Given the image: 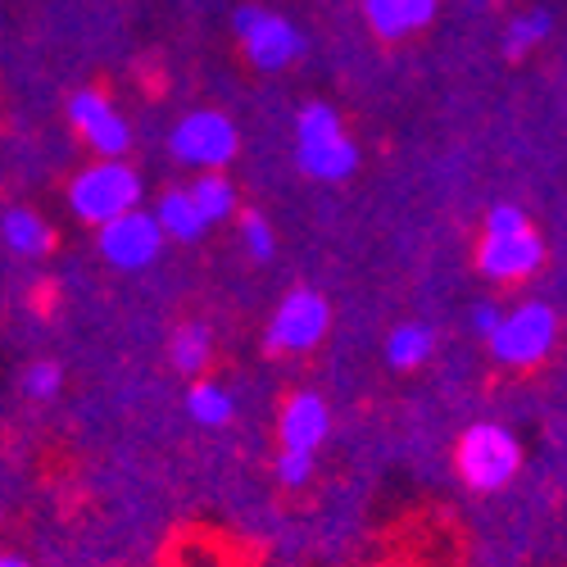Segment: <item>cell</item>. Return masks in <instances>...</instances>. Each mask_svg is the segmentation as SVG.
<instances>
[{
    "label": "cell",
    "mask_w": 567,
    "mask_h": 567,
    "mask_svg": "<svg viewBox=\"0 0 567 567\" xmlns=\"http://www.w3.org/2000/svg\"><path fill=\"white\" fill-rule=\"evenodd\" d=\"M236 231H241V250H246L255 264H268V259H272L277 236H272V227H268V218H264V214L246 209L241 218H236Z\"/></svg>",
    "instance_id": "obj_20"
},
{
    "label": "cell",
    "mask_w": 567,
    "mask_h": 567,
    "mask_svg": "<svg viewBox=\"0 0 567 567\" xmlns=\"http://www.w3.org/2000/svg\"><path fill=\"white\" fill-rule=\"evenodd\" d=\"M0 241H6L10 255L41 259L45 250L55 246V231H51V223H45L37 209L14 205V209H6V218H0Z\"/></svg>",
    "instance_id": "obj_13"
},
{
    "label": "cell",
    "mask_w": 567,
    "mask_h": 567,
    "mask_svg": "<svg viewBox=\"0 0 567 567\" xmlns=\"http://www.w3.org/2000/svg\"><path fill=\"white\" fill-rule=\"evenodd\" d=\"M540 264H545V241L532 227V218L517 205H495L477 241V268L491 281H523Z\"/></svg>",
    "instance_id": "obj_1"
},
{
    "label": "cell",
    "mask_w": 567,
    "mask_h": 567,
    "mask_svg": "<svg viewBox=\"0 0 567 567\" xmlns=\"http://www.w3.org/2000/svg\"><path fill=\"white\" fill-rule=\"evenodd\" d=\"M296 164L313 182H346L359 168V146L350 141L341 114L332 105H305L296 118Z\"/></svg>",
    "instance_id": "obj_2"
},
{
    "label": "cell",
    "mask_w": 567,
    "mask_h": 567,
    "mask_svg": "<svg viewBox=\"0 0 567 567\" xmlns=\"http://www.w3.org/2000/svg\"><path fill=\"white\" fill-rule=\"evenodd\" d=\"M60 386H64L60 363L41 359V363H28V368H23V395H28V400H51Z\"/></svg>",
    "instance_id": "obj_22"
},
{
    "label": "cell",
    "mask_w": 567,
    "mask_h": 567,
    "mask_svg": "<svg viewBox=\"0 0 567 567\" xmlns=\"http://www.w3.org/2000/svg\"><path fill=\"white\" fill-rule=\"evenodd\" d=\"M327 327H332V305L318 291H291L272 309L264 341L272 354H305L327 337Z\"/></svg>",
    "instance_id": "obj_9"
},
{
    "label": "cell",
    "mask_w": 567,
    "mask_h": 567,
    "mask_svg": "<svg viewBox=\"0 0 567 567\" xmlns=\"http://www.w3.org/2000/svg\"><path fill=\"white\" fill-rule=\"evenodd\" d=\"M69 209L82 223H91V227H105V223L141 209V173L127 159H96V164H86L69 182Z\"/></svg>",
    "instance_id": "obj_3"
},
{
    "label": "cell",
    "mask_w": 567,
    "mask_h": 567,
    "mask_svg": "<svg viewBox=\"0 0 567 567\" xmlns=\"http://www.w3.org/2000/svg\"><path fill=\"white\" fill-rule=\"evenodd\" d=\"M236 146H241V136H236V123L218 110H196L186 114L173 136H168V151L177 164L186 168H200V173H214L223 164L236 159Z\"/></svg>",
    "instance_id": "obj_7"
},
{
    "label": "cell",
    "mask_w": 567,
    "mask_h": 567,
    "mask_svg": "<svg viewBox=\"0 0 567 567\" xmlns=\"http://www.w3.org/2000/svg\"><path fill=\"white\" fill-rule=\"evenodd\" d=\"M432 332H427V327H422V322H400L395 327V332L386 337V363L391 368H417V363H427L432 359Z\"/></svg>",
    "instance_id": "obj_17"
},
{
    "label": "cell",
    "mask_w": 567,
    "mask_h": 567,
    "mask_svg": "<svg viewBox=\"0 0 567 567\" xmlns=\"http://www.w3.org/2000/svg\"><path fill=\"white\" fill-rule=\"evenodd\" d=\"M0 567H28V558H19V554H6V558H0Z\"/></svg>",
    "instance_id": "obj_24"
},
{
    "label": "cell",
    "mask_w": 567,
    "mask_h": 567,
    "mask_svg": "<svg viewBox=\"0 0 567 567\" xmlns=\"http://www.w3.org/2000/svg\"><path fill=\"white\" fill-rule=\"evenodd\" d=\"M272 472H277V482L291 486V491L309 486V477H313V450H287V445H281Z\"/></svg>",
    "instance_id": "obj_21"
},
{
    "label": "cell",
    "mask_w": 567,
    "mask_h": 567,
    "mask_svg": "<svg viewBox=\"0 0 567 567\" xmlns=\"http://www.w3.org/2000/svg\"><path fill=\"white\" fill-rule=\"evenodd\" d=\"M549 32H554L549 10H527V14L508 19V28H504V55H508V60H523L527 51H536V45H540Z\"/></svg>",
    "instance_id": "obj_18"
},
{
    "label": "cell",
    "mask_w": 567,
    "mask_h": 567,
    "mask_svg": "<svg viewBox=\"0 0 567 567\" xmlns=\"http://www.w3.org/2000/svg\"><path fill=\"white\" fill-rule=\"evenodd\" d=\"M168 359L182 377H200L214 359V337H209V327L205 322H182L177 332H173V346H168Z\"/></svg>",
    "instance_id": "obj_15"
},
{
    "label": "cell",
    "mask_w": 567,
    "mask_h": 567,
    "mask_svg": "<svg viewBox=\"0 0 567 567\" xmlns=\"http://www.w3.org/2000/svg\"><path fill=\"white\" fill-rule=\"evenodd\" d=\"M332 432V413H327V400L313 391H296L277 413V436L287 450H318Z\"/></svg>",
    "instance_id": "obj_11"
},
{
    "label": "cell",
    "mask_w": 567,
    "mask_h": 567,
    "mask_svg": "<svg viewBox=\"0 0 567 567\" xmlns=\"http://www.w3.org/2000/svg\"><path fill=\"white\" fill-rule=\"evenodd\" d=\"M186 413H192L200 427H227L231 413H236V400L227 386L200 377V382H192V391H186Z\"/></svg>",
    "instance_id": "obj_16"
},
{
    "label": "cell",
    "mask_w": 567,
    "mask_h": 567,
    "mask_svg": "<svg viewBox=\"0 0 567 567\" xmlns=\"http://www.w3.org/2000/svg\"><path fill=\"white\" fill-rule=\"evenodd\" d=\"M231 32H236V41H241L246 60L255 69H264V73H281L287 64H296L300 51H305L300 28L291 19L264 10V6H241L231 14Z\"/></svg>",
    "instance_id": "obj_6"
},
{
    "label": "cell",
    "mask_w": 567,
    "mask_h": 567,
    "mask_svg": "<svg viewBox=\"0 0 567 567\" xmlns=\"http://www.w3.org/2000/svg\"><path fill=\"white\" fill-rule=\"evenodd\" d=\"M454 467H458L463 486L491 495L517 477V467H523V445H517V436L508 427H499V422H472V427L458 436Z\"/></svg>",
    "instance_id": "obj_4"
},
{
    "label": "cell",
    "mask_w": 567,
    "mask_h": 567,
    "mask_svg": "<svg viewBox=\"0 0 567 567\" xmlns=\"http://www.w3.org/2000/svg\"><path fill=\"white\" fill-rule=\"evenodd\" d=\"M499 318H504V309H499L495 300H482L477 309H472V327H477L482 337H491V332H495V327H499Z\"/></svg>",
    "instance_id": "obj_23"
},
{
    "label": "cell",
    "mask_w": 567,
    "mask_h": 567,
    "mask_svg": "<svg viewBox=\"0 0 567 567\" xmlns=\"http://www.w3.org/2000/svg\"><path fill=\"white\" fill-rule=\"evenodd\" d=\"M196 200H200V209H205V218H209V227L214 223H227V218H236V186L214 168V173H200L196 177Z\"/></svg>",
    "instance_id": "obj_19"
},
{
    "label": "cell",
    "mask_w": 567,
    "mask_h": 567,
    "mask_svg": "<svg viewBox=\"0 0 567 567\" xmlns=\"http://www.w3.org/2000/svg\"><path fill=\"white\" fill-rule=\"evenodd\" d=\"M164 223L159 214H146V209H132L105 227H96V250L105 264L123 268V272H141V268H151L164 250Z\"/></svg>",
    "instance_id": "obj_8"
},
{
    "label": "cell",
    "mask_w": 567,
    "mask_h": 567,
    "mask_svg": "<svg viewBox=\"0 0 567 567\" xmlns=\"http://www.w3.org/2000/svg\"><path fill=\"white\" fill-rule=\"evenodd\" d=\"M363 19L382 41H404L436 19V0H363Z\"/></svg>",
    "instance_id": "obj_12"
},
{
    "label": "cell",
    "mask_w": 567,
    "mask_h": 567,
    "mask_svg": "<svg viewBox=\"0 0 567 567\" xmlns=\"http://www.w3.org/2000/svg\"><path fill=\"white\" fill-rule=\"evenodd\" d=\"M155 214H159V223H164V231L173 236V241H200V236L209 231V218H205L192 186H186V192H164Z\"/></svg>",
    "instance_id": "obj_14"
},
{
    "label": "cell",
    "mask_w": 567,
    "mask_h": 567,
    "mask_svg": "<svg viewBox=\"0 0 567 567\" xmlns=\"http://www.w3.org/2000/svg\"><path fill=\"white\" fill-rule=\"evenodd\" d=\"M486 341H491V354L504 368H536V363L549 359V350L558 341V313L545 300L513 305V309H504L499 327Z\"/></svg>",
    "instance_id": "obj_5"
},
{
    "label": "cell",
    "mask_w": 567,
    "mask_h": 567,
    "mask_svg": "<svg viewBox=\"0 0 567 567\" xmlns=\"http://www.w3.org/2000/svg\"><path fill=\"white\" fill-rule=\"evenodd\" d=\"M69 123L86 141V151L96 159H123L132 146V127L118 114V105L101 91H73L69 96Z\"/></svg>",
    "instance_id": "obj_10"
}]
</instances>
